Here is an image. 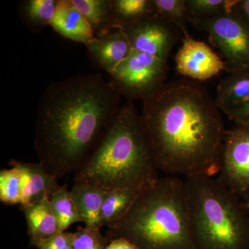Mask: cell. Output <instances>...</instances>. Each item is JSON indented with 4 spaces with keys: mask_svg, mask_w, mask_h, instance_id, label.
<instances>
[{
    "mask_svg": "<svg viewBox=\"0 0 249 249\" xmlns=\"http://www.w3.org/2000/svg\"><path fill=\"white\" fill-rule=\"evenodd\" d=\"M140 118L158 170L186 178L219 173L226 129L201 82H166L142 101Z\"/></svg>",
    "mask_w": 249,
    "mask_h": 249,
    "instance_id": "1",
    "label": "cell"
},
{
    "mask_svg": "<svg viewBox=\"0 0 249 249\" xmlns=\"http://www.w3.org/2000/svg\"><path fill=\"white\" fill-rule=\"evenodd\" d=\"M121 95L101 73L52 82L39 101L34 147L58 179L79 170L119 111Z\"/></svg>",
    "mask_w": 249,
    "mask_h": 249,
    "instance_id": "2",
    "label": "cell"
},
{
    "mask_svg": "<svg viewBox=\"0 0 249 249\" xmlns=\"http://www.w3.org/2000/svg\"><path fill=\"white\" fill-rule=\"evenodd\" d=\"M160 178L140 114L132 102L122 105L97 146L75 173L74 182L105 191H142Z\"/></svg>",
    "mask_w": 249,
    "mask_h": 249,
    "instance_id": "3",
    "label": "cell"
},
{
    "mask_svg": "<svg viewBox=\"0 0 249 249\" xmlns=\"http://www.w3.org/2000/svg\"><path fill=\"white\" fill-rule=\"evenodd\" d=\"M107 228L109 240L122 237L139 249H196L183 181L171 175L141 191L127 214Z\"/></svg>",
    "mask_w": 249,
    "mask_h": 249,
    "instance_id": "4",
    "label": "cell"
},
{
    "mask_svg": "<svg viewBox=\"0 0 249 249\" xmlns=\"http://www.w3.org/2000/svg\"><path fill=\"white\" fill-rule=\"evenodd\" d=\"M192 238L196 249H249L245 203L213 177L183 181Z\"/></svg>",
    "mask_w": 249,
    "mask_h": 249,
    "instance_id": "5",
    "label": "cell"
},
{
    "mask_svg": "<svg viewBox=\"0 0 249 249\" xmlns=\"http://www.w3.org/2000/svg\"><path fill=\"white\" fill-rule=\"evenodd\" d=\"M190 22L208 34L211 44L220 52L228 73L249 71V25L233 9Z\"/></svg>",
    "mask_w": 249,
    "mask_h": 249,
    "instance_id": "6",
    "label": "cell"
},
{
    "mask_svg": "<svg viewBox=\"0 0 249 249\" xmlns=\"http://www.w3.org/2000/svg\"><path fill=\"white\" fill-rule=\"evenodd\" d=\"M167 61L150 54L132 51L110 73V83L129 102L144 100L166 83Z\"/></svg>",
    "mask_w": 249,
    "mask_h": 249,
    "instance_id": "7",
    "label": "cell"
},
{
    "mask_svg": "<svg viewBox=\"0 0 249 249\" xmlns=\"http://www.w3.org/2000/svg\"><path fill=\"white\" fill-rule=\"evenodd\" d=\"M220 178L234 194L245 200L249 196V126L226 130L221 156Z\"/></svg>",
    "mask_w": 249,
    "mask_h": 249,
    "instance_id": "8",
    "label": "cell"
},
{
    "mask_svg": "<svg viewBox=\"0 0 249 249\" xmlns=\"http://www.w3.org/2000/svg\"><path fill=\"white\" fill-rule=\"evenodd\" d=\"M127 36L134 50L150 54L167 61L178 42V28L160 16H147L121 28Z\"/></svg>",
    "mask_w": 249,
    "mask_h": 249,
    "instance_id": "9",
    "label": "cell"
},
{
    "mask_svg": "<svg viewBox=\"0 0 249 249\" xmlns=\"http://www.w3.org/2000/svg\"><path fill=\"white\" fill-rule=\"evenodd\" d=\"M182 45L175 55L176 70L188 79L201 82L226 70L222 57L204 42L193 38L188 30L182 33Z\"/></svg>",
    "mask_w": 249,
    "mask_h": 249,
    "instance_id": "10",
    "label": "cell"
},
{
    "mask_svg": "<svg viewBox=\"0 0 249 249\" xmlns=\"http://www.w3.org/2000/svg\"><path fill=\"white\" fill-rule=\"evenodd\" d=\"M214 102L235 125L249 126V71L229 73L221 80Z\"/></svg>",
    "mask_w": 249,
    "mask_h": 249,
    "instance_id": "11",
    "label": "cell"
},
{
    "mask_svg": "<svg viewBox=\"0 0 249 249\" xmlns=\"http://www.w3.org/2000/svg\"><path fill=\"white\" fill-rule=\"evenodd\" d=\"M85 46L93 61L109 74L128 58L133 51L127 36L121 29L96 37Z\"/></svg>",
    "mask_w": 249,
    "mask_h": 249,
    "instance_id": "12",
    "label": "cell"
},
{
    "mask_svg": "<svg viewBox=\"0 0 249 249\" xmlns=\"http://www.w3.org/2000/svg\"><path fill=\"white\" fill-rule=\"evenodd\" d=\"M9 164L16 167L20 173V206L50 199L52 195L61 187L58 184V179L52 176L40 163H27L12 160Z\"/></svg>",
    "mask_w": 249,
    "mask_h": 249,
    "instance_id": "13",
    "label": "cell"
},
{
    "mask_svg": "<svg viewBox=\"0 0 249 249\" xmlns=\"http://www.w3.org/2000/svg\"><path fill=\"white\" fill-rule=\"evenodd\" d=\"M50 26L62 37L85 45L96 37L89 22L71 0H59Z\"/></svg>",
    "mask_w": 249,
    "mask_h": 249,
    "instance_id": "14",
    "label": "cell"
},
{
    "mask_svg": "<svg viewBox=\"0 0 249 249\" xmlns=\"http://www.w3.org/2000/svg\"><path fill=\"white\" fill-rule=\"evenodd\" d=\"M20 208L27 221V232L31 246L36 247L37 244L62 232L50 199H45L34 204L21 206Z\"/></svg>",
    "mask_w": 249,
    "mask_h": 249,
    "instance_id": "15",
    "label": "cell"
},
{
    "mask_svg": "<svg viewBox=\"0 0 249 249\" xmlns=\"http://www.w3.org/2000/svg\"><path fill=\"white\" fill-rule=\"evenodd\" d=\"M107 191L87 183L74 182L71 194L80 219L86 227L98 228L103 199Z\"/></svg>",
    "mask_w": 249,
    "mask_h": 249,
    "instance_id": "16",
    "label": "cell"
},
{
    "mask_svg": "<svg viewBox=\"0 0 249 249\" xmlns=\"http://www.w3.org/2000/svg\"><path fill=\"white\" fill-rule=\"evenodd\" d=\"M92 28L95 37L119 29L114 18L111 0H71Z\"/></svg>",
    "mask_w": 249,
    "mask_h": 249,
    "instance_id": "17",
    "label": "cell"
},
{
    "mask_svg": "<svg viewBox=\"0 0 249 249\" xmlns=\"http://www.w3.org/2000/svg\"><path fill=\"white\" fill-rule=\"evenodd\" d=\"M140 191L129 188L107 191L103 199L99 227L109 225L124 217L133 205Z\"/></svg>",
    "mask_w": 249,
    "mask_h": 249,
    "instance_id": "18",
    "label": "cell"
},
{
    "mask_svg": "<svg viewBox=\"0 0 249 249\" xmlns=\"http://www.w3.org/2000/svg\"><path fill=\"white\" fill-rule=\"evenodd\" d=\"M59 0H26L21 1L19 15L31 31H38L51 25Z\"/></svg>",
    "mask_w": 249,
    "mask_h": 249,
    "instance_id": "19",
    "label": "cell"
},
{
    "mask_svg": "<svg viewBox=\"0 0 249 249\" xmlns=\"http://www.w3.org/2000/svg\"><path fill=\"white\" fill-rule=\"evenodd\" d=\"M52 209L62 232L74 223L80 222L79 214L66 186L60 187L50 197Z\"/></svg>",
    "mask_w": 249,
    "mask_h": 249,
    "instance_id": "20",
    "label": "cell"
},
{
    "mask_svg": "<svg viewBox=\"0 0 249 249\" xmlns=\"http://www.w3.org/2000/svg\"><path fill=\"white\" fill-rule=\"evenodd\" d=\"M111 3L119 29L155 14L152 0H111Z\"/></svg>",
    "mask_w": 249,
    "mask_h": 249,
    "instance_id": "21",
    "label": "cell"
},
{
    "mask_svg": "<svg viewBox=\"0 0 249 249\" xmlns=\"http://www.w3.org/2000/svg\"><path fill=\"white\" fill-rule=\"evenodd\" d=\"M186 1L152 0L155 14L178 28L181 34L188 30L187 24L190 22Z\"/></svg>",
    "mask_w": 249,
    "mask_h": 249,
    "instance_id": "22",
    "label": "cell"
},
{
    "mask_svg": "<svg viewBox=\"0 0 249 249\" xmlns=\"http://www.w3.org/2000/svg\"><path fill=\"white\" fill-rule=\"evenodd\" d=\"M190 21L209 18L231 11L237 0H186Z\"/></svg>",
    "mask_w": 249,
    "mask_h": 249,
    "instance_id": "23",
    "label": "cell"
},
{
    "mask_svg": "<svg viewBox=\"0 0 249 249\" xmlns=\"http://www.w3.org/2000/svg\"><path fill=\"white\" fill-rule=\"evenodd\" d=\"M22 196L21 175L16 167L0 172V199L9 205L20 204Z\"/></svg>",
    "mask_w": 249,
    "mask_h": 249,
    "instance_id": "24",
    "label": "cell"
},
{
    "mask_svg": "<svg viewBox=\"0 0 249 249\" xmlns=\"http://www.w3.org/2000/svg\"><path fill=\"white\" fill-rule=\"evenodd\" d=\"M98 228H77L74 232L73 249H106L110 240L103 236Z\"/></svg>",
    "mask_w": 249,
    "mask_h": 249,
    "instance_id": "25",
    "label": "cell"
},
{
    "mask_svg": "<svg viewBox=\"0 0 249 249\" xmlns=\"http://www.w3.org/2000/svg\"><path fill=\"white\" fill-rule=\"evenodd\" d=\"M74 233L60 232L48 240L42 241L36 247L38 249H73Z\"/></svg>",
    "mask_w": 249,
    "mask_h": 249,
    "instance_id": "26",
    "label": "cell"
},
{
    "mask_svg": "<svg viewBox=\"0 0 249 249\" xmlns=\"http://www.w3.org/2000/svg\"><path fill=\"white\" fill-rule=\"evenodd\" d=\"M106 249H139V248L127 239L119 237V238L111 240Z\"/></svg>",
    "mask_w": 249,
    "mask_h": 249,
    "instance_id": "27",
    "label": "cell"
},
{
    "mask_svg": "<svg viewBox=\"0 0 249 249\" xmlns=\"http://www.w3.org/2000/svg\"><path fill=\"white\" fill-rule=\"evenodd\" d=\"M234 11L248 23L249 25V0H239L233 8Z\"/></svg>",
    "mask_w": 249,
    "mask_h": 249,
    "instance_id": "28",
    "label": "cell"
},
{
    "mask_svg": "<svg viewBox=\"0 0 249 249\" xmlns=\"http://www.w3.org/2000/svg\"><path fill=\"white\" fill-rule=\"evenodd\" d=\"M244 203H245L246 209H247V211H248L249 213V196H248V197L245 199V201H244Z\"/></svg>",
    "mask_w": 249,
    "mask_h": 249,
    "instance_id": "29",
    "label": "cell"
}]
</instances>
